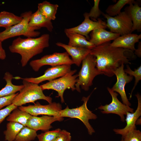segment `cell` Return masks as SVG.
<instances>
[{
    "instance_id": "6da1fadb",
    "label": "cell",
    "mask_w": 141,
    "mask_h": 141,
    "mask_svg": "<svg viewBox=\"0 0 141 141\" xmlns=\"http://www.w3.org/2000/svg\"><path fill=\"white\" fill-rule=\"evenodd\" d=\"M110 41L96 46L90 53L96 57V67L105 75L111 77L114 72L121 64H131L130 60L125 55L126 52L131 51L121 48L111 46Z\"/></svg>"
},
{
    "instance_id": "7a4b0ae2",
    "label": "cell",
    "mask_w": 141,
    "mask_h": 141,
    "mask_svg": "<svg viewBox=\"0 0 141 141\" xmlns=\"http://www.w3.org/2000/svg\"><path fill=\"white\" fill-rule=\"evenodd\" d=\"M50 36L45 34L37 38H23L19 37L14 40L9 47L12 53H17L21 56V63L25 67L34 56L42 53L49 45Z\"/></svg>"
},
{
    "instance_id": "3957f363",
    "label": "cell",
    "mask_w": 141,
    "mask_h": 141,
    "mask_svg": "<svg viewBox=\"0 0 141 141\" xmlns=\"http://www.w3.org/2000/svg\"><path fill=\"white\" fill-rule=\"evenodd\" d=\"M81 68L78 74L75 84V90L81 92L80 86L85 91H88L93 85V81L97 76L102 74L96 67V57L89 54L83 60Z\"/></svg>"
},
{
    "instance_id": "277c9868",
    "label": "cell",
    "mask_w": 141,
    "mask_h": 141,
    "mask_svg": "<svg viewBox=\"0 0 141 141\" xmlns=\"http://www.w3.org/2000/svg\"><path fill=\"white\" fill-rule=\"evenodd\" d=\"M24 86L15 97L12 103L20 107L27 103H33L38 100L43 99L49 103L52 102V98L46 96L38 84L23 80Z\"/></svg>"
},
{
    "instance_id": "5b68a950",
    "label": "cell",
    "mask_w": 141,
    "mask_h": 141,
    "mask_svg": "<svg viewBox=\"0 0 141 141\" xmlns=\"http://www.w3.org/2000/svg\"><path fill=\"white\" fill-rule=\"evenodd\" d=\"M91 94L87 97H84L82 99L83 102V104L76 108L70 109L68 106L60 112L61 117H68L71 118H76L80 120L84 124L87 128L89 134L92 135L95 131L90 124V120L96 119L97 116L92 113L87 108V104L90 96Z\"/></svg>"
},
{
    "instance_id": "8992f818",
    "label": "cell",
    "mask_w": 141,
    "mask_h": 141,
    "mask_svg": "<svg viewBox=\"0 0 141 141\" xmlns=\"http://www.w3.org/2000/svg\"><path fill=\"white\" fill-rule=\"evenodd\" d=\"M32 13V12L30 11L21 14V16L23 19L21 22L0 32V42H2L9 38L21 35L27 38L38 36L40 32L33 30L28 26L29 21Z\"/></svg>"
},
{
    "instance_id": "52a82bcc",
    "label": "cell",
    "mask_w": 141,
    "mask_h": 141,
    "mask_svg": "<svg viewBox=\"0 0 141 141\" xmlns=\"http://www.w3.org/2000/svg\"><path fill=\"white\" fill-rule=\"evenodd\" d=\"M77 71L75 69L71 70L62 77L40 86L43 90H52L56 91L58 93L56 97H60L62 103H64L63 96L65 91L67 89H70L72 91L75 90V85L78 75L74 74Z\"/></svg>"
},
{
    "instance_id": "ba28073f",
    "label": "cell",
    "mask_w": 141,
    "mask_h": 141,
    "mask_svg": "<svg viewBox=\"0 0 141 141\" xmlns=\"http://www.w3.org/2000/svg\"><path fill=\"white\" fill-rule=\"evenodd\" d=\"M102 14L107 19L106 26L110 32L121 36L131 33L133 23L125 11L121 12L114 17L110 16L103 12Z\"/></svg>"
},
{
    "instance_id": "9c48e42d",
    "label": "cell",
    "mask_w": 141,
    "mask_h": 141,
    "mask_svg": "<svg viewBox=\"0 0 141 141\" xmlns=\"http://www.w3.org/2000/svg\"><path fill=\"white\" fill-rule=\"evenodd\" d=\"M73 63L68 54L66 52L63 53L55 52L44 56L40 59L34 60L30 63V65L35 72H38L44 65L52 67L63 65H71Z\"/></svg>"
},
{
    "instance_id": "30bf717a",
    "label": "cell",
    "mask_w": 141,
    "mask_h": 141,
    "mask_svg": "<svg viewBox=\"0 0 141 141\" xmlns=\"http://www.w3.org/2000/svg\"><path fill=\"white\" fill-rule=\"evenodd\" d=\"M107 89L111 97L112 101L109 104L104 105H101L98 109L101 110V112L103 114H117L120 116L121 121L124 122L125 115H126L127 112H133V109L120 101L117 98L118 94L116 92L113 91L109 87H107Z\"/></svg>"
},
{
    "instance_id": "8fae6325",
    "label": "cell",
    "mask_w": 141,
    "mask_h": 141,
    "mask_svg": "<svg viewBox=\"0 0 141 141\" xmlns=\"http://www.w3.org/2000/svg\"><path fill=\"white\" fill-rule=\"evenodd\" d=\"M18 108L32 116H37L43 115L60 116V112L62 110V105L59 103L51 102L46 105H42L37 102L34 105L21 106Z\"/></svg>"
},
{
    "instance_id": "7c38bea8",
    "label": "cell",
    "mask_w": 141,
    "mask_h": 141,
    "mask_svg": "<svg viewBox=\"0 0 141 141\" xmlns=\"http://www.w3.org/2000/svg\"><path fill=\"white\" fill-rule=\"evenodd\" d=\"M71 66L63 65L52 67L46 69L43 75L37 77L22 78L19 77H13V78L21 79L38 84L46 80L50 81L62 77L71 70Z\"/></svg>"
},
{
    "instance_id": "4fadbf2b",
    "label": "cell",
    "mask_w": 141,
    "mask_h": 141,
    "mask_svg": "<svg viewBox=\"0 0 141 141\" xmlns=\"http://www.w3.org/2000/svg\"><path fill=\"white\" fill-rule=\"evenodd\" d=\"M84 21L79 25L73 28H66L64 32L66 33H76L85 36L89 40L88 34L93 30L100 28L105 29L107 28L106 23L101 19L98 21H93L90 19L88 13H85Z\"/></svg>"
},
{
    "instance_id": "5bb4252c",
    "label": "cell",
    "mask_w": 141,
    "mask_h": 141,
    "mask_svg": "<svg viewBox=\"0 0 141 141\" xmlns=\"http://www.w3.org/2000/svg\"><path fill=\"white\" fill-rule=\"evenodd\" d=\"M124 67V64L122 63L114 72L116 77L117 80L111 89L113 91L117 92L120 95L123 104L130 106L131 104L127 97L125 87L126 84L132 80L133 77L128 75L126 73Z\"/></svg>"
},
{
    "instance_id": "9a60e30c",
    "label": "cell",
    "mask_w": 141,
    "mask_h": 141,
    "mask_svg": "<svg viewBox=\"0 0 141 141\" xmlns=\"http://www.w3.org/2000/svg\"><path fill=\"white\" fill-rule=\"evenodd\" d=\"M63 120L62 117L46 115L38 117L32 115L28 120L26 126L36 131L41 130L44 132L49 131L52 128L51 124L56 121H61Z\"/></svg>"
},
{
    "instance_id": "2e32d148",
    "label": "cell",
    "mask_w": 141,
    "mask_h": 141,
    "mask_svg": "<svg viewBox=\"0 0 141 141\" xmlns=\"http://www.w3.org/2000/svg\"><path fill=\"white\" fill-rule=\"evenodd\" d=\"M135 96L138 102L137 108L133 113H127L126 118L125 119L126 125L125 127L122 129H114L113 130L117 134H120L123 136L130 131L136 129V121L141 115V96L138 93Z\"/></svg>"
},
{
    "instance_id": "e0dca14e",
    "label": "cell",
    "mask_w": 141,
    "mask_h": 141,
    "mask_svg": "<svg viewBox=\"0 0 141 141\" xmlns=\"http://www.w3.org/2000/svg\"><path fill=\"white\" fill-rule=\"evenodd\" d=\"M56 45L64 49L66 52L72 57L73 64L79 67L83 60L91 52V50L70 46L63 43L58 42Z\"/></svg>"
},
{
    "instance_id": "ac0fdd59",
    "label": "cell",
    "mask_w": 141,
    "mask_h": 141,
    "mask_svg": "<svg viewBox=\"0 0 141 141\" xmlns=\"http://www.w3.org/2000/svg\"><path fill=\"white\" fill-rule=\"evenodd\" d=\"M141 39V34L130 33L120 36L114 39L111 46L115 48H124L132 52L135 51V44Z\"/></svg>"
},
{
    "instance_id": "d6986e66",
    "label": "cell",
    "mask_w": 141,
    "mask_h": 141,
    "mask_svg": "<svg viewBox=\"0 0 141 141\" xmlns=\"http://www.w3.org/2000/svg\"><path fill=\"white\" fill-rule=\"evenodd\" d=\"M120 36V34L100 28L94 30L90 34L89 41L95 46L114 40Z\"/></svg>"
},
{
    "instance_id": "ffe728a7",
    "label": "cell",
    "mask_w": 141,
    "mask_h": 141,
    "mask_svg": "<svg viewBox=\"0 0 141 141\" xmlns=\"http://www.w3.org/2000/svg\"><path fill=\"white\" fill-rule=\"evenodd\" d=\"M28 26L35 31L42 27H45L49 31L51 32L53 28L51 21L43 15L38 10L31 14L29 21Z\"/></svg>"
},
{
    "instance_id": "44dd1931",
    "label": "cell",
    "mask_w": 141,
    "mask_h": 141,
    "mask_svg": "<svg viewBox=\"0 0 141 141\" xmlns=\"http://www.w3.org/2000/svg\"><path fill=\"white\" fill-rule=\"evenodd\" d=\"M125 9V11L130 16L133 23L132 33L137 30H141V7L137 3H131Z\"/></svg>"
},
{
    "instance_id": "7402d4cb",
    "label": "cell",
    "mask_w": 141,
    "mask_h": 141,
    "mask_svg": "<svg viewBox=\"0 0 141 141\" xmlns=\"http://www.w3.org/2000/svg\"><path fill=\"white\" fill-rule=\"evenodd\" d=\"M69 39L68 45L74 47L92 49L96 46L84 36L76 33H66Z\"/></svg>"
},
{
    "instance_id": "603a6c76",
    "label": "cell",
    "mask_w": 141,
    "mask_h": 141,
    "mask_svg": "<svg viewBox=\"0 0 141 141\" xmlns=\"http://www.w3.org/2000/svg\"><path fill=\"white\" fill-rule=\"evenodd\" d=\"M13 77L12 75L9 72H7L5 73L3 79L6 81V84L4 88L0 90V97L15 93L23 87V85H17L13 84L12 80Z\"/></svg>"
},
{
    "instance_id": "cb8c5ba5",
    "label": "cell",
    "mask_w": 141,
    "mask_h": 141,
    "mask_svg": "<svg viewBox=\"0 0 141 141\" xmlns=\"http://www.w3.org/2000/svg\"><path fill=\"white\" fill-rule=\"evenodd\" d=\"M22 19L21 16H17L13 13L1 11L0 12V27L8 28L19 23Z\"/></svg>"
},
{
    "instance_id": "d4e9b609",
    "label": "cell",
    "mask_w": 141,
    "mask_h": 141,
    "mask_svg": "<svg viewBox=\"0 0 141 141\" xmlns=\"http://www.w3.org/2000/svg\"><path fill=\"white\" fill-rule=\"evenodd\" d=\"M58 5L44 1L38 4V10L45 17L50 20H54Z\"/></svg>"
},
{
    "instance_id": "484cf974",
    "label": "cell",
    "mask_w": 141,
    "mask_h": 141,
    "mask_svg": "<svg viewBox=\"0 0 141 141\" xmlns=\"http://www.w3.org/2000/svg\"><path fill=\"white\" fill-rule=\"evenodd\" d=\"M31 116L28 113L21 110L17 107L12 111L6 120L9 122H17L26 126L27 122Z\"/></svg>"
},
{
    "instance_id": "4316f807",
    "label": "cell",
    "mask_w": 141,
    "mask_h": 141,
    "mask_svg": "<svg viewBox=\"0 0 141 141\" xmlns=\"http://www.w3.org/2000/svg\"><path fill=\"white\" fill-rule=\"evenodd\" d=\"M24 126L18 123L9 121L7 124L6 130L3 132L5 140L14 141L16 136Z\"/></svg>"
},
{
    "instance_id": "83f0119b",
    "label": "cell",
    "mask_w": 141,
    "mask_h": 141,
    "mask_svg": "<svg viewBox=\"0 0 141 141\" xmlns=\"http://www.w3.org/2000/svg\"><path fill=\"white\" fill-rule=\"evenodd\" d=\"M135 2L133 0H119L115 4L109 5L105 12L109 16L114 17L121 12V9L125 5L131 3L134 4Z\"/></svg>"
},
{
    "instance_id": "f1b7e54d",
    "label": "cell",
    "mask_w": 141,
    "mask_h": 141,
    "mask_svg": "<svg viewBox=\"0 0 141 141\" xmlns=\"http://www.w3.org/2000/svg\"><path fill=\"white\" fill-rule=\"evenodd\" d=\"M37 134V131L27 126H24L16 136L14 141H31Z\"/></svg>"
},
{
    "instance_id": "f546056e",
    "label": "cell",
    "mask_w": 141,
    "mask_h": 141,
    "mask_svg": "<svg viewBox=\"0 0 141 141\" xmlns=\"http://www.w3.org/2000/svg\"><path fill=\"white\" fill-rule=\"evenodd\" d=\"M61 130L60 129L57 128L37 135L38 141H53L58 135Z\"/></svg>"
},
{
    "instance_id": "4dcf8cb0",
    "label": "cell",
    "mask_w": 141,
    "mask_h": 141,
    "mask_svg": "<svg viewBox=\"0 0 141 141\" xmlns=\"http://www.w3.org/2000/svg\"><path fill=\"white\" fill-rule=\"evenodd\" d=\"M125 72L129 74V75L134 77L135 81L134 85L131 91L130 96L131 98L132 97V94L136 86L139 81L141 80V66L140 65L137 69H134V70H132L128 64L126 65V68L124 69Z\"/></svg>"
},
{
    "instance_id": "1f68e13d",
    "label": "cell",
    "mask_w": 141,
    "mask_h": 141,
    "mask_svg": "<svg viewBox=\"0 0 141 141\" xmlns=\"http://www.w3.org/2000/svg\"><path fill=\"white\" fill-rule=\"evenodd\" d=\"M122 138L124 141H141V132L136 129H134L122 136Z\"/></svg>"
},
{
    "instance_id": "d6a6232c",
    "label": "cell",
    "mask_w": 141,
    "mask_h": 141,
    "mask_svg": "<svg viewBox=\"0 0 141 141\" xmlns=\"http://www.w3.org/2000/svg\"><path fill=\"white\" fill-rule=\"evenodd\" d=\"M100 0H94V5L92 8L89 13L88 15L89 17L96 21L97 19L101 14L102 12L99 8V4Z\"/></svg>"
},
{
    "instance_id": "836d02e7",
    "label": "cell",
    "mask_w": 141,
    "mask_h": 141,
    "mask_svg": "<svg viewBox=\"0 0 141 141\" xmlns=\"http://www.w3.org/2000/svg\"><path fill=\"white\" fill-rule=\"evenodd\" d=\"M17 107L12 103L7 106L5 108L0 109V124Z\"/></svg>"
},
{
    "instance_id": "e575fe53",
    "label": "cell",
    "mask_w": 141,
    "mask_h": 141,
    "mask_svg": "<svg viewBox=\"0 0 141 141\" xmlns=\"http://www.w3.org/2000/svg\"><path fill=\"white\" fill-rule=\"evenodd\" d=\"M18 93L0 97V110L4 107L8 106L12 104L13 100Z\"/></svg>"
},
{
    "instance_id": "d590c367",
    "label": "cell",
    "mask_w": 141,
    "mask_h": 141,
    "mask_svg": "<svg viewBox=\"0 0 141 141\" xmlns=\"http://www.w3.org/2000/svg\"><path fill=\"white\" fill-rule=\"evenodd\" d=\"M71 139L70 133L63 130H61L58 135L53 141H70Z\"/></svg>"
},
{
    "instance_id": "8d00e7d4",
    "label": "cell",
    "mask_w": 141,
    "mask_h": 141,
    "mask_svg": "<svg viewBox=\"0 0 141 141\" xmlns=\"http://www.w3.org/2000/svg\"><path fill=\"white\" fill-rule=\"evenodd\" d=\"M2 43L0 42V59L4 60L6 57V54L5 50L3 48Z\"/></svg>"
},
{
    "instance_id": "74e56055",
    "label": "cell",
    "mask_w": 141,
    "mask_h": 141,
    "mask_svg": "<svg viewBox=\"0 0 141 141\" xmlns=\"http://www.w3.org/2000/svg\"><path fill=\"white\" fill-rule=\"evenodd\" d=\"M134 53L138 57H140L141 56V42H139L138 48L135 50Z\"/></svg>"
},
{
    "instance_id": "f35d334b",
    "label": "cell",
    "mask_w": 141,
    "mask_h": 141,
    "mask_svg": "<svg viewBox=\"0 0 141 141\" xmlns=\"http://www.w3.org/2000/svg\"><path fill=\"white\" fill-rule=\"evenodd\" d=\"M120 141H124L123 140V139H122H122Z\"/></svg>"
}]
</instances>
